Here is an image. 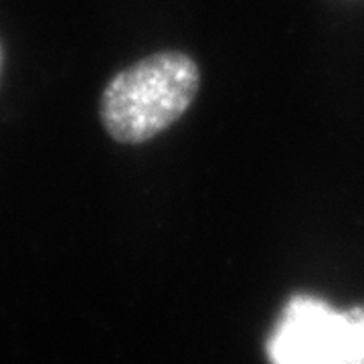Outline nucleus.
Instances as JSON below:
<instances>
[{"label": "nucleus", "instance_id": "f257e3e1", "mask_svg": "<svg viewBox=\"0 0 364 364\" xmlns=\"http://www.w3.org/2000/svg\"><path fill=\"white\" fill-rule=\"evenodd\" d=\"M200 69L182 51H160L107 81L100 119L117 144H144L168 130L195 102Z\"/></svg>", "mask_w": 364, "mask_h": 364}, {"label": "nucleus", "instance_id": "f03ea898", "mask_svg": "<svg viewBox=\"0 0 364 364\" xmlns=\"http://www.w3.org/2000/svg\"><path fill=\"white\" fill-rule=\"evenodd\" d=\"M340 310L314 296H294L267 342L272 364H316L338 322Z\"/></svg>", "mask_w": 364, "mask_h": 364}, {"label": "nucleus", "instance_id": "7ed1b4c3", "mask_svg": "<svg viewBox=\"0 0 364 364\" xmlns=\"http://www.w3.org/2000/svg\"><path fill=\"white\" fill-rule=\"evenodd\" d=\"M316 364H364V306L340 312L334 332Z\"/></svg>", "mask_w": 364, "mask_h": 364}]
</instances>
